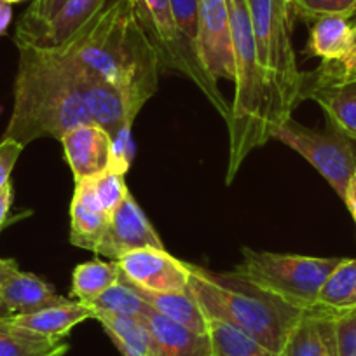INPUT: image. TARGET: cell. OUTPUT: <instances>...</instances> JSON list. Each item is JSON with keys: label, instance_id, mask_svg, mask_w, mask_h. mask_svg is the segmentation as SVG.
Segmentation results:
<instances>
[{"label": "cell", "instance_id": "1", "mask_svg": "<svg viewBox=\"0 0 356 356\" xmlns=\"http://www.w3.org/2000/svg\"><path fill=\"white\" fill-rule=\"evenodd\" d=\"M54 49L111 84L133 121L156 95L161 61L133 13L131 0H111L84 29Z\"/></svg>", "mask_w": 356, "mask_h": 356}, {"label": "cell", "instance_id": "2", "mask_svg": "<svg viewBox=\"0 0 356 356\" xmlns=\"http://www.w3.org/2000/svg\"><path fill=\"white\" fill-rule=\"evenodd\" d=\"M16 47L19 61L15 104L2 140H15L26 147L39 138L61 140L70 129L91 124L93 118L63 58L54 49Z\"/></svg>", "mask_w": 356, "mask_h": 356}, {"label": "cell", "instance_id": "3", "mask_svg": "<svg viewBox=\"0 0 356 356\" xmlns=\"http://www.w3.org/2000/svg\"><path fill=\"white\" fill-rule=\"evenodd\" d=\"M187 267L189 292L204 314L239 328L271 351L283 353L307 313L236 273H213L189 262Z\"/></svg>", "mask_w": 356, "mask_h": 356}, {"label": "cell", "instance_id": "4", "mask_svg": "<svg viewBox=\"0 0 356 356\" xmlns=\"http://www.w3.org/2000/svg\"><path fill=\"white\" fill-rule=\"evenodd\" d=\"M234 51V100L229 107V164L225 182L232 184L243 161L271 140L275 107L271 89L257 58L248 0H227Z\"/></svg>", "mask_w": 356, "mask_h": 356}, {"label": "cell", "instance_id": "5", "mask_svg": "<svg viewBox=\"0 0 356 356\" xmlns=\"http://www.w3.org/2000/svg\"><path fill=\"white\" fill-rule=\"evenodd\" d=\"M248 6L257 58L271 89L278 128L302 102V72L292 42V9L286 0H248Z\"/></svg>", "mask_w": 356, "mask_h": 356}, {"label": "cell", "instance_id": "6", "mask_svg": "<svg viewBox=\"0 0 356 356\" xmlns=\"http://www.w3.org/2000/svg\"><path fill=\"white\" fill-rule=\"evenodd\" d=\"M339 262L341 259L285 255L243 248V260L232 273L309 313L316 307L325 280Z\"/></svg>", "mask_w": 356, "mask_h": 356}, {"label": "cell", "instance_id": "7", "mask_svg": "<svg viewBox=\"0 0 356 356\" xmlns=\"http://www.w3.org/2000/svg\"><path fill=\"white\" fill-rule=\"evenodd\" d=\"M133 13L145 30L150 44L159 56L161 68L178 72L189 77L213 108L227 121L229 107L217 81L203 67L200 54L182 39L175 23L170 0H131Z\"/></svg>", "mask_w": 356, "mask_h": 356}, {"label": "cell", "instance_id": "8", "mask_svg": "<svg viewBox=\"0 0 356 356\" xmlns=\"http://www.w3.org/2000/svg\"><path fill=\"white\" fill-rule=\"evenodd\" d=\"M271 138L300 154L344 201L349 182L356 173L355 140L330 121L325 129H314L299 124L292 118L273 129Z\"/></svg>", "mask_w": 356, "mask_h": 356}, {"label": "cell", "instance_id": "9", "mask_svg": "<svg viewBox=\"0 0 356 356\" xmlns=\"http://www.w3.org/2000/svg\"><path fill=\"white\" fill-rule=\"evenodd\" d=\"M304 98L316 102L328 121L356 142V72L346 70L341 61H323L320 68L302 74Z\"/></svg>", "mask_w": 356, "mask_h": 356}, {"label": "cell", "instance_id": "10", "mask_svg": "<svg viewBox=\"0 0 356 356\" xmlns=\"http://www.w3.org/2000/svg\"><path fill=\"white\" fill-rule=\"evenodd\" d=\"M122 278L149 292H187L189 267L166 250L138 248L115 260Z\"/></svg>", "mask_w": 356, "mask_h": 356}, {"label": "cell", "instance_id": "11", "mask_svg": "<svg viewBox=\"0 0 356 356\" xmlns=\"http://www.w3.org/2000/svg\"><path fill=\"white\" fill-rule=\"evenodd\" d=\"M197 51L201 63L215 81L225 79L234 82V51L227 0H200Z\"/></svg>", "mask_w": 356, "mask_h": 356}, {"label": "cell", "instance_id": "12", "mask_svg": "<svg viewBox=\"0 0 356 356\" xmlns=\"http://www.w3.org/2000/svg\"><path fill=\"white\" fill-rule=\"evenodd\" d=\"M138 248L164 250L159 234L142 211L131 193L112 211L107 229L95 253L111 260H119L126 253Z\"/></svg>", "mask_w": 356, "mask_h": 356}, {"label": "cell", "instance_id": "13", "mask_svg": "<svg viewBox=\"0 0 356 356\" xmlns=\"http://www.w3.org/2000/svg\"><path fill=\"white\" fill-rule=\"evenodd\" d=\"M65 300L51 283L22 271L16 260L0 257V320L35 313Z\"/></svg>", "mask_w": 356, "mask_h": 356}, {"label": "cell", "instance_id": "14", "mask_svg": "<svg viewBox=\"0 0 356 356\" xmlns=\"http://www.w3.org/2000/svg\"><path fill=\"white\" fill-rule=\"evenodd\" d=\"M54 51L63 58L65 63L72 70L75 86L79 89V95H81L82 102H84L86 108L91 114V118H93L95 124H98L108 135L114 136L122 126L135 122L129 118L128 107H126L122 97L111 84H107L100 77L93 75L89 70H86L82 65H79L77 61L72 60L67 54L60 53L58 49Z\"/></svg>", "mask_w": 356, "mask_h": 356}, {"label": "cell", "instance_id": "15", "mask_svg": "<svg viewBox=\"0 0 356 356\" xmlns=\"http://www.w3.org/2000/svg\"><path fill=\"white\" fill-rule=\"evenodd\" d=\"M111 0H67L54 18L29 32L15 33L16 46H35L54 49L63 46L81 29H84Z\"/></svg>", "mask_w": 356, "mask_h": 356}, {"label": "cell", "instance_id": "16", "mask_svg": "<svg viewBox=\"0 0 356 356\" xmlns=\"http://www.w3.org/2000/svg\"><path fill=\"white\" fill-rule=\"evenodd\" d=\"M60 142L75 182L97 177L111 168L112 138L98 124L91 122L77 126L70 129Z\"/></svg>", "mask_w": 356, "mask_h": 356}, {"label": "cell", "instance_id": "17", "mask_svg": "<svg viewBox=\"0 0 356 356\" xmlns=\"http://www.w3.org/2000/svg\"><path fill=\"white\" fill-rule=\"evenodd\" d=\"M108 220H111V213H107L98 201L91 178L75 182L70 207L72 245L95 252L107 229Z\"/></svg>", "mask_w": 356, "mask_h": 356}, {"label": "cell", "instance_id": "18", "mask_svg": "<svg viewBox=\"0 0 356 356\" xmlns=\"http://www.w3.org/2000/svg\"><path fill=\"white\" fill-rule=\"evenodd\" d=\"M140 320L152 334L159 356H211V341L208 334H197L163 316L150 306Z\"/></svg>", "mask_w": 356, "mask_h": 356}, {"label": "cell", "instance_id": "19", "mask_svg": "<svg viewBox=\"0 0 356 356\" xmlns=\"http://www.w3.org/2000/svg\"><path fill=\"white\" fill-rule=\"evenodd\" d=\"M89 318H93L91 307L79 302V300L77 302H72V300L67 299L61 304L44 307V309L35 311V313L9 318L6 321L44 335V337L63 339L65 335H68L72 328L77 327L82 321L89 320Z\"/></svg>", "mask_w": 356, "mask_h": 356}, {"label": "cell", "instance_id": "20", "mask_svg": "<svg viewBox=\"0 0 356 356\" xmlns=\"http://www.w3.org/2000/svg\"><path fill=\"white\" fill-rule=\"evenodd\" d=\"M133 289L154 311L163 316L197 334H208V316L189 290L187 292H149V290L136 289L135 285Z\"/></svg>", "mask_w": 356, "mask_h": 356}, {"label": "cell", "instance_id": "21", "mask_svg": "<svg viewBox=\"0 0 356 356\" xmlns=\"http://www.w3.org/2000/svg\"><path fill=\"white\" fill-rule=\"evenodd\" d=\"M108 337L124 356H159L152 334L140 318L118 316L108 313H95Z\"/></svg>", "mask_w": 356, "mask_h": 356}, {"label": "cell", "instance_id": "22", "mask_svg": "<svg viewBox=\"0 0 356 356\" xmlns=\"http://www.w3.org/2000/svg\"><path fill=\"white\" fill-rule=\"evenodd\" d=\"M353 26L344 16H321L314 19L307 40V56L323 61H341L351 42Z\"/></svg>", "mask_w": 356, "mask_h": 356}, {"label": "cell", "instance_id": "23", "mask_svg": "<svg viewBox=\"0 0 356 356\" xmlns=\"http://www.w3.org/2000/svg\"><path fill=\"white\" fill-rule=\"evenodd\" d=\"M356 307V259H341L325 280L314 311L327 314L344 313Z\"/></svg>", "mask_w": 356, "mask_h": 356}, {"label": "cell", "instance_id": "24", "mask_svg": "<svg viewBox=\"0 0 356 356\" xmlns=\"http://www.w3.org/2000/svg\"><path fill=\"white\" fill-rule=\"evenodd\" d=\"M68 344L0 320V356H63Z\"/></svg>", "mask_w": 356, "mask_h": 356}, {"label": "cell", "instance_id": "25", "mask_svg": "<svg viewBox=\"0 0 356 356\" xmlns=\"http://www.w3.org/2000/svg\"><path fill=\"white\" fill-rule=\"evenodd\" d=\"M283 356H325L332 355L330 321L323 313L309 311L290 335Z\"/></svg>", "mask_w": 356, "mask_h": 356}, {"label": "cell", "instance_id": "26", "mask_svg": "<svg viewBox=\"0 0 356 356\" xmlns=\"http://www.w3.org/2000/svg\"><path fill=\"white\" fill-rule=\"evenodd\" d=\"M208 335L211 341V356H283L217 318L208 316Z\"/></svg>", "mask_w": 356, "mask_h": 356}, {"label": "cell", "instance_id": "27", "mask_svg": "<svg viewBox=\"0 0 356 356\" xmlns=\"http://www.w3.org/2000/svg\"><path fill=\"white\" fill-rule=\"evenodd\" d=\"M121 278L122 273L118 262L91 260L79 264L72 275V296L77 297L79 302L88 304L112 285L121 282Z\"/></svg>", "mask_w": 356, "mask_h": 356}, {"label": "cell", "instance_id": "28", "mask_svg": "<svg viewBox=\"0 0 356 356\" xmlns=\"http://www.w3.org/2000/svg\"><path fill=\"white\" fill-rule=\"evenodd\" d=\"M86 306L91 307L95 313H108L118 314V316H131V318H142L149 309V304L136 293L131 283L121 278L115 285L105 290L102 296L88 302Z\"/></svg>", "mask_w": 356, "mask_h": 356}, {"label": "cell", "instance_id": "29", "mask_svg": "<svg viewBox=\"0 0 356 356\" xmlns=\"http://www.w3.org/2000/svg\"><path fill=\"white\" fill-rule=\"evenodd\" d=\"M323 314L330 321L334 356H356V307L344 313Z\"/></svg>", "mask_w": 356, "mask_h": 356}, {"label": "cell", "instance_id": "30", "mask_svg": "<svg viewBox=\"0 0 356 356\" xmlns=\"http://www.w3.org/2000/svg\"><path fill=\"white\" fill-rule=\"evenodd\" d=\"M91 184H93L95 194H97L100 204L111 215L129 194L128 186L124 182V175L114 173L111 170L91 178Z\"/></svg>", "mask_w": 356, "mask_h": 356}, {"label": "cell", "instance_id": "31", "mask_svg": "<svg viewBox=\"0 0 356 356\" xmlns=\"http://www.w3.org/2000/svg\"><path fill=\"white\" fill-rule=\"evenodd\" d=\"M290 9L313 22L321 16L349 18L356 13V0H293L290 2Z\"/></svg>", "mask_w": 356, "mask_h": 356}, {"label": "cell", "instance_id": "32", "mask_svg": "<svg viewBox=\"0 0 356 356\" xmlns=\"http://www.w3.org/2000/svg\"><path fill=\"white\" fill-rule=\"evenodd\" d=\"M175 23L182 39L197 51V32H200V0H170ZM201 60V58H200Z\"/></svg>", "mask_w": 356, "mask_h": 356}, {"label": "cell", "instance_id": "33", "mask_svg": "<svg viewBox=\"0 0 356 356\" xmlns=\"http://www.w3.org/2000/svg\"><path fill=\"white\" fill-rule=\"evenodd\" d=\"M133 124H124L112 138V154H111V168L108 170L114 173L126 175V171L131 166V161L135 157V145L131 138Z\"/></svg>", "mask_w": 356, "mask_h": 356}, {"label": "cell", "instance_id": "34", "mask_svg": "<svg viewBox=\"0 0 356 356\" xmlns=\"http://www.w3.org/2000/svg\"><path fill=\"white\" fill-rule=\"evenodd\" d=\"M65 2L67 0H33L32 6L26 9V13L18 22L16 33L29 32V30L37 29V26L47 23L51 18L56 16V13L63 8Z\"/></svg>", "mask_w": 356, "mask_h": 356}, {"label": "cell", "instance_id": "35", "mask_svg": "<svg viewBox=\"0 0 356 356\" xmlns=\"http://www.w3.org/2000/svg\"><path fill=\"white\" fill-rule=\"evenodd\" d=\"M25 147L15 140H2L0 142V189L11 182V173L18 163Z\"/></svg>", "mask_w": 356, "mask_h": 356}, {"label": "cell", "instance_id": "36", "mask_svg": "<svg viewBox=\"0 0 356 356\" xmlns=\"http://www.w3.org/2000/svg\"><path fill=\"white\" fill-rule=\"evenodd\" d=\"M13 200H15V191H13V184L8 182L2 189H0V231L4 229L6 224H8Z\"/></svg>", "mask_w": 356, "mask_h": 356}, {"label": "cell", "instance_id": "37", "mask_svg": "<svg viewBox=\"0 0 356 356\" xmlns=\"http://www.w3.org/2000/svg\"><path fill=\"white\" fill-rule=\"evenodd\" d=\"M341 63H342V67L346 68V70L356 72V25L353 26L349 49H348V53H346V56L341 60Z\"/></svg>", "mask_w": 356, "mask_h": 356}, {"label": "cell", "instance_id": "38", "mask_svg": "<svg viewBox=\"0 0 356 356\" xmlns=\"http://www.w3.org/2000/svg\"><path fill=\"white\" fill-rule=\"evenodd\" d=\"M344 203H346V207H348L349 213H351L353 218L356 220V173L353 175L351 182H349V186H348V191H346Z\"/></svg>", "mask_w": 356, "mask_h": 356}, {"label": "cell", "instance_id": "39", "mask_svg": "<svg viewBox=\"0 0 356 356\" xmlns=\"http://www.w3.org/2000/svg\"><path fill=\"white\" fill-rule=\"evenodd\" d=\"M11 22H13L11 4H6V2H2V0H0V37L8 32Z\"/></svg>", "mask_w": 356, "mask_h": 356}, {"label": "cell", "instance_id": "40", "mask_svg": "<svg viewBox=\"0 0 356 356\" xmlns=\"http://www.w3.org/2000/svg\"><path fill=\"white\" fill-rule=\"evenodd\" d=\"M2 2H6V4H19V2H25V0H2Z\"/></svg>", "mask_w": 356, "mask_h": 356}, {"label": "cell", "instance_id": "41", "mask_svg": "<svg viewBox=\"0 0 356 356\" xmlns=\"http://www.w3.org/2000/svg\"><path fill=\"white\" fill-rule=\"evenodd\" d=\"M286 2H289V4H290V2H293V0H286Z\"/></svg>", "mask_w": 356, "mask_h": 356}, {"label": "cell", "instance_id": "42", "mask_svg": "<svg viewBox=\"0 0 356 356\" xmlns=\"http://www.w3.org/2000/svg\"><path fill=\"white\" fill-rule=\"evenodd\" d=\"M0 112H2V107H0Z\"/></svg>", "mask_w": 356, "mask_h": 356}, {"label": "cell", "instance_id": "43", "mask_svg": "<svg viewBox=\"0 0 356 356\" xmlns=\"http://www.w3.org/2000/svg\"><path fill=\"white\" fill-rule=\"evenodd\" d=\"M325 356H332V355H325Z\"/></svg>", "mask_w": 356, "mask_h": 356}]
</instances>
